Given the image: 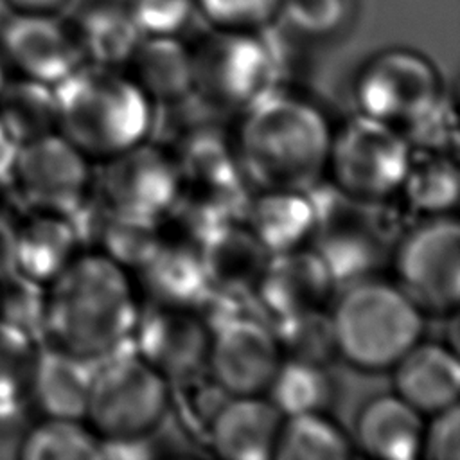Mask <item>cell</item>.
Masks as SVG:
<instances>
[{
	"label": "cell",
	"instance_id": "cell-1",
	"mask_svg": "<svg viewBox=\"0 0 460 460\" xmlns=\"http://www.w3.org/2000/svg\"><path fill=\"white\" fill-rule=\"evenodd\" d=\"M137 289L126 268L86 252L45 286V343L90 361L117 352L138 322Z\"/></svg>",
	"mask_w": 460,
	"mask_h": 460
},
{
	"label": "cell",
	"instance_id": "cell-2",
	"mask_svg": "<svg viewBox=\"0 0 460 460\" xmlns=\"http://www.w3.org/2000/svg\"><path fill=\"white\" fill-rule=\"evenodd\" d=\"M234 138L253 185L311 190L327 171L332 131L314 104L270 90L243 111Z\"/></svg>",
	"mask_w": 460,
	"mask_h": 460
},
{
	"label": "cell",
	"instance_id": "cell-3",
	"mask_svg": "<svg viewBox=\"0 0 460 460\" xmlns=\"http://www.w3.org/2000/svg\"><path fill=\"white\" fill-rule=\"evenodd\" d=\"M52 88L56 131L90 160H106L147 138L153 102L124 68L83 63Z\"/></svg>",
	"mask_w": 460,
	"mask_h": 460
},
{
	"label": "cell",
	"instance_id": "cell-4",
	"mask_svg": "<svg viewBox=\"0 0 460 460\" xmlns=\"http://www.w3.org/2000/svg\"><path fill=\"white\" fill-rule=\"evenodd\" d=\"M336 350L356 368H392L424 329V313L408 295L383 279L352 280L331 313Z\"/></svg>",
	"mask_w": 460,
	"mask_h": 460
},
{
	"label": "cell",
	"instance_id": "cell-5",
	"mask_svg": "<svg viewBox=\"0 0 460 460\" xmlns=\"http://www.w3.org/2000/svg\"><path fill=\"white\" fill-rule=\"evenodd\" d=\"M270 29L250 32L208 27L190 47L192 97L214 111L243 113L270 92L279 66Z\"/></svg>",
	"mask_w": 460,
	"mask_h": 460
},
{
	"label": "cell",
	"instance_id": "cell-6",
	"mask_svg": "<svg viewBox=\"0 0 460 460\" xmlns=\"http://www.w3.org/2000/svg\"><path fill=\"white\" fill-rule=\"evenodd\" d=\"M313 248L323 257L336 282L370 277L392 257L401 234L385 201L354 198L336 187L325 196H313Z\"/></svg>",
	"mask_w": 460,
	"mask_h": 460
},
{
	"label": "cell",
	"instance_id": "cell-7",
	"mask_svg": "<svg viewBox=\"0 0 460 460\" xmlns=\"http://www.w3.org/2000/svg\"><path fill=\"white\" fill-rule=\"evenodd\" d=\"M171 402V383L137 352L110 354L93 368L84 420L101 438L147 437Z\"/></svg>",
	"mask_w": 460,
	"mask_h": 460
},
{
	"label": "cell",
	"instance_id": "cell-8",
	"mask_svg": "<svg viewBox=\"0 0 460 460\" xmlns=\"http://www.w3.org/2000/svg\"><path fill=\"white\" fill-rule=\"evenodd\" d=\"M410 158L411 147L399 128L359 113L332 133L327 169L338 190L386 201L401 189Z\"/></svg>",
	"mask_w": 460,
	"mask_h": 460
},
{
	"label": "cell",
	"instance_id": "cell-9",
	"mask_svg": "<svg viewBox=\"0 0 460 460\" xmlns=\"http://www.w3.org/2000/svg\"><path fill=\"white\" fill-rule=\"evenodd\" d=\"M397 286L422 311L455 313L460 302V225L451 214L428 216L395 243Z\"/></svg>",
	"mask_w": 460,
	"mask_h": 460
},
{
	"label": "cell",
	"instance_id": "cell-10",
	"mask_svg": "<svg viewBox=\"0 0 460 460\" xmlns=\"http://www.w3.org/2000/svg\"><path fill=\"white\" fill-rule=\"evenodd\" d=\"M442 95L444 84L433 61L408 47L374 54L354 81L359 113L399 129L428 113Z\"/></svg>",
	"mask_w": 460,
	"mask_h": 460
},
{
	"label": "cell",
	"instance_id": "cell-11",
	"mask_svg": "<svg viewBox=\"0 0 460 460\" xmlns=\"http://www.w3.org/2000/svg\"><path fill=\"white\" fill-rule=\"evenodd\" d=\"M7 183L31 210L72 216L88 199L90 158L50 131L18 144Z\"/></svg>",
	"mask_w": 460,
	"mask_h": 460
},
{
	"label": "cell",
	"instance_id": "cell-12",
	"mask_svg": "<svg viewBox=\"0 0 460 460\" xmlns=\"http://www.w3.org/2000/svg\"><path fill=\"white\" fill-rule=\"evenodd\" d=\"M0 56L13 77L58 84L84 63L70 18L61 13H18L0 22Z\"/></svg>",
	"mask_w": 460,
	"mask_h": 460
},
{
	"label": "cell",
	"instance_id": "cell-13",
	"mask_svg": "<svg viewBox=\"0 0 460 460\" xmlns=\"http://www.w3.org/2000/svg\"><path fill=\"white\" fill-rule=\"evenodd\" d=\"M180 185L171 153L144 140L102 160L97 198L120 214L160 223Z\"/></svg>",
	"mask_w": 460,
	"mask_h": 460
},
{
	"label": "cell",
	"instance_id": "cell-14",
	"mask_svg": "<svg viewBox=\"0 0 460 460\" xmlns=\"http://www.w3.org/2000/svg\"><path fill=\"white\" fill-rule=\"evenodd\" d=\"M282 359L268 325L252 316H230L212 331L207 374L226 395H262Z\"/></svg>",
	"mask_w": 460,
	"mask_h": 460
},
{
	"label": "cell",
	"instance_id": "cell-15",
	"mask_svg": "<svg viewBox=\"0 0 460 460\" xmlns=\"http://www.w3.org/2000/svg\"><path fill=\"white\" fill-rule=\"evenodd\" d=\"M137 354L169 383L207 374L212 329L187 307H155L137 322Z\"/></svg>",
	"mask_w": 460,
	"mask_h": 460
},
{
	"label": "cell",
	"instance_id": "cell-16",
	"mask_svg": "<svg viewBox=\"0 0 460 460\" xmlns=\"http://www.w3.org/2000/svg\"><path fill=\"white\" fill-rule=\"evenodd\" d=\"M336 279L314 248L298 246L271 253L253 296L275 320L322 309Z\"/></svg>",
	"mask_w": 460,
	"mask_h": 460
},
{
	"label": "cell",
	"instance_id": "cell-17",
	"mask_svg": "<svg viewBox=\"0 0 460 460\" xmlns=\"http://www.w3.org/2000/svg\"><path fill=\"white\" fill-rule=\"evenodd\" d=\"M133 271L149 305L196 309L208 296L199 250L187 241L162 234Z\"/></svg>",
	"mask_w": 460,
	"mask_h": 460
},
{
	"label": "cell",
	"instance_id": "cell-18",
	"mask_svg": "<svg viewBox=\"0 0 460 460\" xmlns=\"http://www.w3.org/2000/svg\"><path fill=\"white\" fill-rule=\"evenodd\" d=\"M198 250L208 293L226 300L253 296L271 255L243 221L223 225Z\"/></svg>",
	"mask_w": 460,
	"mask_h": 460
},
{
	"label": "cell",
	"instance_id": "cell-19",
	"mask_svg": "<svg viewBox=\"0 0 460 460\" xmlns=\"http://www.w3.org/2000/svg\"><path fill=\"white\" fill-rule=\"evenodd\" d=\"M284 415L262 395H228L208 424L216 455L228 460L273 458Z\"/></svg>",
	"mask_w": 460,
	"mask_h": 460
},
{
	"label": "cell",
	"instance_id": "cell-20",
	"mask_svg": "<svg viewBox=\"0 0 460 460\" xmlns=\"http://www.w3.org/2000/svg\"><path fill=\"white\" fill-rule=\"evenodd\" d=\"M95 361L84 359L50 343L40 345L27 394L41 417L84 419Z\"/></svg>",
	"mask_w": 460,
	"mask_h": 460
},
{
	"label": "cell",
	"instance_id": "cell-21",
	"mask_svg": "<svg viewBox=\"0 0 460 460\" xmlns=\"http://www.w3.org/2000/svg\"><path fill=\"white\" fill-rule=\"evenodd\" d=\"M392 370L395 394L422 415L458 404L460 365L449 345L419 340Z\"/></svg>",
	"mask_w": 460,
	"mask_h": 460
},
{
	"label": "cell",
	"instance_id": "cell-22",
	"mask_svg": "<svg viewBox=\"0 0 460 460\" xmlns=\"http://www.w3.org/2000/svg\"><path fill=\"white\" fill-rule=\"evenodd\" d=\"M171 156L181 185L232 192L239 190L244 174L239 164L235 138L216 124L189 128Z\"/></svg>",
	"mask_w": 460,
	"mask_h": 460
},
{
	"label": "cell",
	"instance_id": "cell-23",
	"mask_svg": "<svg viewBox=\"0 0 460 460\" xmlns=\"http://www.w3.org/2000/svg\"><path fill=\"white\" fill-rule=\"evenodd\" d=\"M79 234L70 216L31 210L18 219L14 271L47 286L79 253Z\"/></svg>",
	"mask_w": 460,
	"mask_h": 460
},
{
	"label": "cell",
	"instance_id": "cell-24",
	"mask_svg": "<svg viewBox=\"0 0 460 460\" xmlns=\"http://www.w3.org/2000/svg\"><path fill=\"white\" fill-rule=\"evenodd\" d=\"M70 217L81 243H90L92 252L131 270L149 255L162 235L158 223L120 214L99 198L86 199Z\"/></svg>",
	"mask_w": 460,
	"mask_h": 460
},
{
	"label": "cell",
	"instance_id": "cell-25",
	"mask_svg": "<svg viewBox=\"0 0 460 460\" xmlns=\"http://www.w3.org/2000/svg\"><path fill=\"white\" fill-rule=\"evenodd\" d=\"M422 431V413L397 394H383L368 399L356 417L358 444L374 458H419Z\"/></svg>",
	"mask_w": 460,
	"mask_h": 460
},
{
	"label": "cell",
	"instance_id": "cell-26",
	"mask_svg": "<svg viewBox=\"0 0 460 460\" xmlns=\"http://www.w3.org/2000/svg\"><path fill=\"white\" fill-rule=\"evenodd\" d=\"M124 70L151 102L176 104L192 97L190 45L180 36H142Z\"/></svg>",
	"mask_w": 460,
	"mask_h": 460
},
{
	"label": "cell",
	"instance_id": "cell-27",
	"mask_svg": "<svg viewBox=\"0 0 460 460\" xmlns=\"http://www.w3.org/2000/svg\"><path fill=\"white\" fill-rule=\"evenodd\" d=\"M243 223L270 253L304 246L316 223L313 196L309 190L259 189L244 207Z\"/></svg>",
	"mask_w": 460,
	"mask_h": 460
},
{
	"label": "cell",
	"instance_id": "cell-28",
	"mask_svg": "<svg viewBox=\"0 0 460 460\" xmlns=\"http://www.w3.org/2000/svg\"><path fill=\"white\" fill-rule=\"evenodd\" d=\"M70 20L84 63L124 68L142 38L129 13L111 0H92Z\"/></svg>",
	"mask_w": 460,
	"mask_h": 460
},
{
	"label": "cell",
	"instance_id": "cell-29",
	"mask_svg": "<svg viewBox=\"0 0 460 460\" xmlns=\"http://www.w3.org/2000/svg\"><path fill=\"white\" fill-rule=\"evenodd\" d=\"M411 208L424 216L449 214L458 203L460 172L449 153H411L401 189Z\"/></svg>",
	"mask_w": 460,
	"mask_h": 460
},
{
	"label": "cell",
	"instance_id": "cell-30",
	"mask_svg": "<svg viewBox=\"0 0 460 460\" xmlns=\"http://www.w3.org/2000/svg\"><path fill=\"white\" fill-rule=\"evenodd\" d=\"M99 437L84 419L41 417L27 426L16 442L22 460H95Z\"/></svg>",
	"mask_w": 460,
	"mask_h": 460
},
{
	"label": "cell",
	"instance_id": "cell-31",
	"mask_svg": "<svg viewBox=\"0 0 460 460\" xmlns=\"http://www.w3.org/2000/svg\"><path fill=\"white\" fill-rule=\"evenodd\" d=\"M266 397L284 415L325 413L336 397V385L323 365L282 359Z\"/></svg>",
	"mask_w": 460,
	"mask_h": 460
},
{
	"label": "cell",
	"instance_id": "cell-32",
	"mask_svg": "<svg viewBox=\"0 0 460 460\" xmlns=\"http://www.w3.org/2000/svg\"><path fill=\"white\" fill-rule=\"evenodd\" d=\"M352 446L343 429L325 413L284 417L277 438L275 460H343Z\"/></svg>",
	"mask_w": 460,
	"mask_h": 460
},
{
	"label": "cell",
	"instance_id": "cell-33",
	"mask_svg": "<svg viewBox=\"0 0 460 460\" xmlns=\"http://www.w3.org/2000/svg\"><path fill=\"white\" fill-rule=\"evenodd\" d=\"M0 119L18 144L56 131L54 88L14 77L0 92Z\"/></svg>",
	"mask_w": 460,
	"mask_h": 460
},
{
	"label": "cell",
	"instance_id": "cell-34",
	"mask_svg": "<svg viewBox=\"0 0 460 460\" xmlns=\"http://www.w3.org/2000/svg\"><path fill=\"white\" fill-rule=\"evenodd\" d=\"M273 332L284 359L327 367L338 356L332 320L323 307L277 320Z\"/></svg>",
	"mask_w": 460,
	"mask_h": 460
},
{
	"label": "cell",
	"instance_id": "cell-35",
	"mask_svg": "<svg viewBox=\"0 0 460 460\" xmlns=\"http://www.w3.org/2000/svg\"><path fill=\"white\" fill-rule=\"evenodd\" d=\"M356 9L358 0H282L280 20L304 36L327 40L352 23Z\"/></svg>",
	"mask_w": 460,
	"mask_h": 460
},
{
	"label": "cell",
	"instance_id": "cell-36",
	"mask_svg": "<svg viewBox=\"0 0 460 460\" xmlns=\"http://www.w3.org/2000/svg\"><path fill=\"white\" fill-rule=\"evenodd\" d=\"M194 5L210 29L225 31H266L282 13V0H194Z\"/></svg>",
	"mask_w": 460,
	"mask_h": 460
},
{
	"label": "cell",
	"instance_id": "cell-37",
	"mask_svg": "<svg viewBox=\"0 0 460 460\" xmlns=\"http://www.w3.org/2000/svg\"><path fill=\"white\" fill-rule=\"evenodd\" d=\"M45 286L16 271L0 279V322L41 340Z\"/></svg>",
	"mask_w": 460,
	"mask_h": 460
},
{
	"label": "cell",
	"instance_id": "cell-38",
	"mask_svg": "<svg viewBox=\"0 0 460 460\" xmlns=\"http://www.w3.org/2000/svg\"><path fill=\"white\" fill-rule=\"evenodd\" d=\"M142 36H180L196 14L194 0H126Z\"/></svg>",
	"mask_w": 460,
	"mask_h": 460
},
{
	"label": "cell",
	"instance_id": "cell-39",
	"mask_svg": "<svg viewBox=\"0 0 460 460\" xmlns=\"http://www.w3.org/2000/svg\"><path fill=\"white\" fill-rule=\"evenodd\" d=\"M410 147L417 151H433V153H449L456 149L458 133L455 108L447 99L446 92L440 101L422 117L401 128Z\"/></svg>",
	"mask_w": 460,
	"mask_h": 460
},
{
	"label": "cell",
	"instance_id": "cell-40",
	"mask_svg": "<svg viewBox=\"0 0 460 460\" xmlns=\"http://www.w3.org/2000/svg\"><path fill=\"white\" fill-rule=\"evenodd\" d=\"M40 340L0 322V381L27 386Z\"/></svg>",
	"mask_w": 460,
	"mask_h": 460
},
{
	"label": "cell",
	"instance_id": "cell-41",
	"mask_svg": "<svg viewBox=\"0 0 460 460\" xmlns=\"http://www.w3.org/2000/svg\"><path fill=\"white\" fill-rule=\"evenodd\" d=\"M424 422L420 456L426 460H460V408L447 406Z\"/></svg>",
	"mask_w": 460,
	"mask_h": 460
},
{
	"label": "cell",
	"instance_id": "cell-42",
	"mask_svg": "<svg viewBox=\"0 0 460 460\" xmlns=\"http://www.w3.org/2000/svg\"><path fill=\"white\" fill-rule=\"evenodd\" d=\"M31 411L27 386L0 381V438H7L13 433L22 435Z\"/></svg>",
	"mask_w": 460,
	"mask_h": 460
},
{
	"label": "cell",
	"instance_id": "cell-43",
	"mask_svg": "<svg viewBox=\"0 0 460 460\" xmlns=\"http://www.w3.org/2000/svg\"><path fill=\"white\" fill-rule=\"evenodd\" d=\"M153 449L146 437H99L97 458L102 460H138L151 458Z\"/></svg>",
	"mask_w": 460,
	"mask_h": 460
},
{
	"label": "cell",
	"instance_id": "cell-44",
	"mask_svg": "<svg viewBox=\"0 0 460 460\" xmlns=\"http://www.w3.org/2000/svg\"><path fill=\"white\" fill-rule=\"evenodd\" d=\"M16 230L18 219L0 207V279L14 273Z\"/></svg>",
	"mask_w": 460,
	"mask_h": 460
},
{
	"label": "cell",
	"instance_id": "cell-45",
	"mask_svg": "<svg viewBox=\"0 0 460 460\" xmlns=\"http://www.w3.org/2000/svg\"><path fill=\"white\" fill-rule=\"evenodd\" d=\"M9 11L18 13H61L70 0H2Z\"/></svg>",
	"mask_w": 460,
	"mask_h": 460
},
{
	"label": "cell",
	"instance_id": "cell-46",
	"mask_svg": "<svg viewBox=\"0 0 460 460\" xmlns=\"http://www.w3.org/2000/svg\"><path fill=\"white\" fill-rule=\"evenodd\" d=\"M18 142L11 135V131L5 128L4 120L0 119V183H7V174L13 164V158L16 155Z\"/></svg>",
	"mask_w": 460,
	"mask_h": 460
},
{
	"label": "cell",
	"instance_id": "cell-47",
	"mask_svg": "<svg viewBox=\"0 0 460 460\" xmlns=\"http://www.w3.org/2000/svg\"><path fill=\"white\" fill-rule=\"evenodd\" d=\"M9 79H11V74H9V70H7V66H5L4 59H2V56H0V92L4 90V86L7 84Z\"/></svg>",
	"mask_w": 460,
	"mask_h": 460
},
{
	"label": "cell",
	"instance_id": "cell-48",
	"mask_svg": "<svg viewBox=\"0 0 460 460\" xmlns=\"http://www.w3.org/2000/svg\"><path fill=\"white\" fill-rule=\"evenodd\" d=\"M111 2H115V4H120V5H124V4H126V0H111Z\"/></svg>",
	"mask_w": 460,
	"mask_h": 460
},
{
	"label": "cell",
	"instance_id": "cell-49",
	"mask_svg": "<svg viewBox=\"0 0 460 460\" xmlns=\"http://www.w3.org/2000/svg\"><path fill=\"white\" fill-rule=\"evenodd\" d=\"M0 187H2V183H0Z\"/></svg>",
	"mask_w": 460,
	"mask_h": 460
}]
</instances>
